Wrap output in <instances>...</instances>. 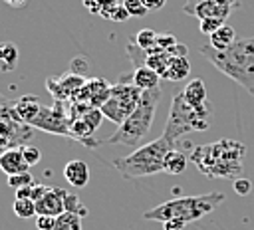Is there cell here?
I'll return each instance as SVG.
<instances>
[{
	"label": "cell",
	"instance_id": "9a60e30c",
	"mask_svg": "<svg viewBox=\"0 0 254 230\" xmlns=\"http://www.w3.org/2000/svg\"><path fill=\"white\" fill-rule=\"evenodd\" d=\"M64 178L71 186L83 188L89 182V167H87V163H83L79 159H73V161L65 163V167H64Z\"/></svg>",
	"mask_w": 254,
	"mask_h": 230
},
{
	"label": "cell",
	"instance_id": "3957f363",
	"mask_svg": "<svg viewBox=\"0 0 254 230\" xmlns=\"http://www.w3.org/2000/svg\"><path fill=\"white\" fill-rule=\"evenodd\" d=\"M224 194L222 192H206V194H198V196H177L171 198L167 202L157 204L155 208L147 210L143 214L145 220H157V222H165L169 218H179L189 222H194L210 212H214L222 202H224Z\"/></svg>",
	"mask_w": 254,
	"mask_h": 230
},
{
	"label": "cell",
	"instance_id": "e0dca14e",
	"mask_svg": "<svg viewBox=\"0 0 254 230\" xmlns=\"http://www.w3.org/2000/svg\"><path fill=\"white\" fill-rule=\"evenodd\" d=\"M189 73H190V61L187 59V56H171L163 79H169V81H183Z\"/></svg>",
	"mask_w": 254,
	"mask_h": 230
},
{
	"label": "cell",
	"instance_id": "484cf974",
	"mask_svg": "<svg viewBox=\"0 0 254 230\" xmlns=\"http://www.w3.org/2000/svg\"><path fill=\"white\" fill-rule=\"evenodd\" d=\"M64 200H65V210H67V212H75V214H79L81 218H85V216L89 214L87 206H85V204H81V200L77 198V194H73V192H67V190H65Z\"/></svg>",
	"mask_w": 254,
	"mask_h": 230
},
{
	"label": "cell",
	"instance_id": "cb8c5ba5",
	"mask_svg": "<svg viewBox=\"0 0 254 230\" xmlns=\"http://www.w3.org/2000/svg\"><path fill=\"white\" fill-rule=\"evenodd\" d=\"M157 32L155 30H151V28H143V30H139L137 34H135V44L141 48V50H145V52H151V50H155L157 48Z\"/></svg>",
	"mask_w": 254,
	"mask_h": 230
},
{
	"label": "cell",
	"instance_id": "4316f807",
	"mask_svg": "<svg viewBox=\"0 0 254 230\" xmlns=\"http://www.w3.org/2000/svg\"><path fill=\"white\" fill-rule=\"evenodd\" d=\"M8 186L10 188H22V186H28V184H34V176L30 174V171L28 172H20V174H12V176H8Z\"/></svg>",
	"mask_w": 254,
	"mask_h": 230
},
{
	"label": "cell",
	"instance_id": "74e56055",
	"mask_svg": "<svg viewBox=\"0 0 254 230\" xmlns=\"http://www.w3.org/2000/svg\"><path fill=\"white\" fill-rule=\"evenodd\" d=\"M30 194H32V184L22 186V188L16 190V198H30Z\"/></svg>",
	"mask_w": 254,
	"mask_h": 230
},
{
	"label": "cell",
	"instance_id": "7a4b0ae2",
	"mask_svg": "<svg viewBox=\"0 0 254 230\" xmlns=\"http://www.w3.org/2000/svg\"><path fill=\"white\" fill-rule=\"evenodd\" d=\"M198 52L220 73H224L234 83L242 85L250 95H254V38L236 40L224 52L214 50L210 44L200 46Z\"/></svg>",
	"mask_w": 254,
	"mask_h": 230
},
{
	"label": "cell",
	"instance_id": "4fadbf2b",
	"mask_svg": "<svg viewBox=\"0 0 254 230\" xmlns=\"http://www.w3.org/2000/svg\"><path fill=\"white\" fill-rule=\"evenodd\" d=\"M65 190L60 186H48L44 196L36 200V212L46 214V216H60L65 212Z\"/></svg>",
	"mask_w": 254,
	"mask_h": 230
},
{
	"label": "cell",
	"instance_id": "52a82bcc",
	"mask_svg": "<svg viewBox=\"0 0 254 230\" xmlns=\"http://www.w3.org/2000/svg\"><path fill=\"white\" fill-rule=\"evenodd\" d=\"M141 93L143 89H139L133 81L131 83H125L123 79L119 83H115L111 87V93H109V99L99 107L101 113L115 125H121L139 105L141 101Z\"/></svg>",
	"mask_w": 254,
	"mask_h": 230
},
{
	"label": "cell",
	"instance_id": "44dd1931",
	"mask_svg": "<svg viewBox=\"0 0 254 230\" xmlns=\"http://www.w3.org/2000/svg\"><path fill=\"white\" fill-rule=\"evenodd\" d=\"M185 169H187V155L183 151H179V149H171L165 155L163 171L169 172V174H181Z\"/></svg>",
	"mask_w": 254,
	"mask_h": 230
},
{
	"label": "cell",
	"instance_id": "8fae6325",
	"mask_svg": "<svg viewBox=\"0 0 254 230\" xmlns=\"http://www.w3.org/2000/svg\"><path fill=\"white\" fill-rule=\"evenodd\" d=\"M111 83L103 77H91L85 81V85L79 89V93L75 95L77 101H85L89 103L91 107H101L107 99H109V93H111ZM73 99V101H75Z\"/></svg>",
	"mask_w": 254,
	"mask_h": 230
},
{
	"label": "cell",
	"instance_id": "d4e9b609",
	"mask_svg": "<svg viewBox=\"0 0 254 230\" xmlns=\"http://www.w3.org/2000/svg\"><path fill=\"white\" fill-rule=\"evenodd\" d=\"M12 210L18 218H32V216L38 214L36 212V202L32 198H16Z\"/></svg>",
	"mask_w": 254,
	"mask_h": 230
},
{
	"label": "cell",
	"instance_id": "ba28073f",
	"mask_svg": "<svg viewBox=\"0 0 254 230\" xmlns=\"http://www.w3.org/2000/svg\"><path fill=\"white\" fill-rule=\"evenodd\" d=\"M34 137V127L20 119L14 101L0 105V151L28 145Z\"/></svg>",
	"mask_w": 254,
	"mask_h": 230
},
{
	"label": "cell",
	"instance_id": "1f68e13d",
	"mask_svg": "<svg viewBox=\"0 0 254 230\" xmlns=\"http://www.w3.org/2000/svg\"><path fill=\"white\" fill-rule=\"evenodd\" d=\"M175 44H179L177 42V38L173 36V34H159L157 36V48H161V50H171Z\"/></svg>",
	"mask_w": 254,
	"mask_h": 230
},
{
	"label": "cell",
	"instance_id": "d6986e66",
	"mask_svg": "<svg viewBox=\"0 0 254 230\" xmlns=\"http://www.w3.org/2000/svg\"><path fill=\"white\" fill-rule=\"evenodd\" d=\"M210 38V46L214 48V50H220V52H224V50H228L238 38H236V32H234V28L232 26H228L226 22L214 32V34H210L208 36Z\"/></svg>",
	"mask_w": 254,
	"mask_h": 230
},
{
	"label": "cell",
	"instance_id": "f35d334b",
	"mask_svg": "<svg viewBox=\"0 0 254 230\" xmlns=\"http://www.w3.org/2000/svg\"><path fill=\"white\" fill-rule=\"evenodd\" d=\"M214 2L220 4V6H224V8H230V10H234V8L240 6V0H214Z\"/></svg>",
	"mask_w": 254,
	"mask_h": 230
},
{
	"label": "cell",
	"instance_id": "7402d4cb",
	"mask_svg": "<svg viewBox=\"0 0 254 230\" xmlns=\"http://www.w3.org/2000/svg\"><path fill=\"white\" fill-rule=\"evenodd\" d=\"M18 63V48L12 42H0V71H12Z\"/></svg>",
	"mask_w": 254,
	"mask_h": 230
},
{
	"label": "cell",
	"instance_id": "4dcf8cb0",
	"mask_svg": "<svg viewBox=\"0 0 254 230\" xmlns=\"http://www.w3.org/2000/svg\"><path fill=\"white\" fill-rule=\"evenodd\" d=\"M234 192L236 194H240V196H246V194H250V190H252V182H250V178H244V176H238V178H234Z\"/></svg>",
	"mask_w": 254,
	"mask_h": 230
},
{
	"label": "cell",
	"instance_id": "6da1fadb",
	"mask_svg": "<svg viewBox=\"0 0 254 230\" xmlns=\"http://www.w3.org/2000/svg\"><path fill=\"white\" fill-rule=\"evenodd\" d=\"M246 145L234 139H220L210 145L192 149L190 161L210 178H238L244 171Z\"/></svg>",
	"mask_w": 254,
	"mask_h": 230
},
{
	"label": "cell",
	"instance_id": "f1b7e54d",
	"mask_svg": "<svg viewBox=\"0 0 254 230\" xmlns=\"http://www.w3.org/2000/svg\"><path fill=\"white\" fill-rule=\"evenodd\" d=\"M222 24H224V20H220V18H204V20H198V30H200L204 36H210V34H214Z\"/></svg>",
	"mask_w": 254,
	"mask_h": 230
},
{
	"label": "cell",
	"instance_id": "5b68a950",
	"mask_svg": "<svg viewBox=\"0 0 254 230\" xmlns=\"http://www.w3.org/2000/svg\"><path fill=\"white\" fill-rule=\"evenodd\" d=\"M210 115H212V109H210L208 101L202 105H192L185 99V95L181 91L171 101V109H169L163 137H167L171 143L177 145V139L187 135V133L206 131L210 127Z\"/></svg>",
	"mask_w": 254,
	"mask_h": 230
},
{
	"label": "cell",
	"instance_id": "ab89813d",
	"mask_svg": "<svg viewBox=\"0 0 254 230\" xmlns=\"http://www.w3.org/2000/svg\"><path fill=\"white\" fill-rule=\"evenodd\" d=\"M8 6H12V8H20V6H24L26 4V0H4Z\"/></svg>",
	"mask_w": 254,
	"mask_h": 230
},
{
	"label": "cell",
	"instance_id": "603a6c76",
	"mask_svg": "<svg viewBox=\"0 0 254 230\" xmlns=\"http://www.w3.org/2000/svg\"><path fill=\"white\" fill-rule=\"evenodd\" d=\"M54 230H83L81 228V216L75 212H64L56 218V226Z\"/></svg>",
	"mask_w": 254,
	"mask_h": 230
},
{
	"label": "cell",
	"instance_id": "83f0119b",
	"mask_svg": "<svg viewBox=\"0 0 254 230\" xmlns=\"http://www.w3.org/2000/svg\"><path fill=\"white\" fill-rule=\"evenodd\" d=\"M123 6H125V10L129 12L131 18H141L149 12L147 6L143 4V0H123Z\"/></svg>",
	"mask_w": 254,
	"mask_h": 230
},
{
	"label": "cell",
	"instance_id": "836d02e7",
	"mask_svg": "<svg viewBox=\"0 0 254 230\" xmlns=\"http://www.w3.org/2000/svg\"><path fill=\"white\" fill-rule=\"evenodd\" d=\"M131 16H129V12L125 10V6L123 4H119L113 12H111V16H109V20H113V22H125V20H129Z\"/></svg>",
	"mask_w": 254,
	"mask_h": 230
},
{
	"label": "cell",
	"instance_id": "d590c367",
	"mask_svg": "<svg viewBox=\"0 0 254 230\" xmlns=\"http://www.w3.org/2000/svg\"><path fill=\"white\" fill-rule=\"evenodd\" d=\"M143 4L147 6L149 12H155V10H161L167 4V0H143Z\"/></svg>",
	"mask_w": 254,
	"mask_h": 230
},
{
	"label": "cell",
	"instance_id": "60d3db41",
	"mask_svg": "<svg viewBox=\"0 0 254 230\" xmlns=\"http://www.w3.org/2000/svg\"><path fill=\"white\" fill-rule=\"evenodd\" d=\"M4 103H6V99H4V97H2V93H0V105H4Z\"/></svg>",
	"mask_w": 254,
	"mask_h": 230
},
{
	"label": "cell",
	"instance_id": "277c9868",
	"mask_svg": "<svg viewBox=\"0 0 254 230\" xmlns=\"http://www.w3.org/2000/svg\"><path fill=\"white\" fill-rule=\"evenodd\" d=\"M161 93H163L161 87L145 89L141 93V101H139L137 109L119 125V129L105 143H109V145H123V147H139V143L151 131V125H153V119H155V111H157Z\"/></svg>",
	"mask_w": 254,
	"mask_h": 230
},
{
	"label": "cell",
	"instance_id": "7c38bea8",
	"mask_svg": "<svg viewBox=\"0 0 254 230\" xmlns=\"http://www.w3.org/2000/svg\"><path fill=\"white\" fill-rule=\"evenodd\" d=\"M183 10L189 16H194L196 20H204V18H220L226 20L230 16V8H224L220 4H216L214 0H187Z\"/></svg>",
	"mask_w": 254,
	"mask_h": 230
},
{
	"label": "cell",
	"instance_id": "ac0fdd59",
	"mask_svg": "<svg viewBox=\"0 0 254 230\" xmlns=\"http://www.w3.org/2000/svg\"><path fill=\"white\" fill-rule=\"evenodd\" d=\"M131 81L139 87V89H155V87H161L159 81H161V75L149 67V65H141V67H135L133 75H131Z\"/></svg>",
	"mask_w": 254,
	"mask_h": 230
},
{
	"label": "cell",
	"instance_id": "d6a6232c",
	"mask_svg": "<svg viewBox=\"0 0 254 230\" xmlns=\"http://www.w3.org/2000/svg\"><path fill=\"white\" fill-rule=\"evenodd\" d=\"M56 218H58V216H46V214H38V220H36L38 230H54V226H56Z\"/></svg>",
	"mask_w": 254,
	"mask_h": 230
},
{
	"label": "cell",
	"instance_id": "ffe728a7",
	"mask_svg": "<svg viewBox=\"0 0 254 230\" xmlns=\"http://www.w3.org/2000/svg\"><path fill=\"white\" fill-rule=\"evenodd\" d=\"M183 95H185V99H187L189 103H192V105H202V103H206V97H208L206 85H204V81H202L200 77L190 79V81L187 83V87L183 89Z\"/></svg>",
	"mask_w": 254,
	"mask_h": 230
},
{
	"label": "cell",
	"instance_id": "30bf717a",
	"mask_svg": "<svg viewBox=\"0 0 254 230\" xmlns=\"http://www.w3.org/2000/svg\"><path fill=\"white\" fill-rule=\"evenodd\" d=\"M85 77L83 75H77V73H73V71H67V73H64L62 77H48V81H46V87H48V91L54 95V99L56 101H73L75 99V95L79 93V89L85 85Z\"/></svg>",
	"mask_w": 254,
	"mask_h": 230
},
{
	"label": "cell",
	"instance_id": "f546056e",
	"mask_svg": "<svg viewBox=\"0 0 254 230\" xmlns=\"http://www.w3.org/2000/svg\"><path fill=\"white\" fill-rule=\"evenodd\" d=\"M20 149H22V155H24V159H26V163H28L30 167H34V165L40 163L42 153H40L38 147H34V145H22Z\"/></svg>",
	"mask_w": 254,
	"mask_h": 230
},
{
	"label": "cell",
	"instance_id": "9c48e42d",
	"mask_svg": "<svg viewBox=\"0 0 254 230\" xmlns=\"http://www.w3.org/2000/svg\"><path fill=\"white\" fill-rule=\"evenodd\" d=\"M69 113L64 105V101H56L52 107L42 105L38 117L30 123L34 129L46 131V133H54V135H64L69 137Z\"/></svg>",
	"mask_w": 254,
	"mask_h": 230
},
{
	"label": "cell",
	"instance_id": "8992f818",
	"mask_svg": "<svg viewBox=\"0 0 254 230\" xmlns=\"http://www.w3.org/2000/svg\"><path fill=\"white\" fill-rule=\"evenodd\" d=\"M175 149V143H171L167 137H159L143 147H137L131 151L127 157L115 159L113 167L123 178H139V176H149L163 172V161L165 155Z\"/></svg>",
	"mask_w": 254,
	"mask_h": 230
},
{
	"label": "cell",
	"instance_id": "2e32d148",
	"mask_svg": "<svg viewBox=\"0 0 254 230\" xmlns=\"http://www.w3.org/2000/svg\"><path fill=\"white\" fill-rule=\"evenodd\" d=\"M14 109H16V113L20 115V119L22 121H26L28 125L38 117V113H40V109H42V103L38 101V97L36 95H22V97H18L16 101H14Z\"/></svg>",
	"mask_w": 254,
	"mask_h": 230
},
{
	"label": "cell",
	"instance_id": "e575fe53",
	"mask_svg": "<svg viewBox=\"0 0 254 230\" xmlns=\"http://www.w3.org/2000/svg\"><path fill=\"white\" fill-rule=\"evenodd\" d=\"M187 222L185 220H179V218H169L163 222V230H185Z\"/></svg>",
	"mask_w": 254,
	"mask_h": 230
},
{
	"label": "cell",
	"instance_id": "8d00e7d4",
	"mask_svg": "<svg viewBox=\"0 0 254 230\" xmlns=\"http://www.w3.org/2000/svg\"><path fill=\"white\" fill-rule=\"evenodd\" d=\"M171 56H187V46L185 44H175L171 50H169Z\"/></svg>",
	"mask_w": 254,
	"mask_h": 230
},
{
	"label": "cell",
	"instance_id": "5bb4252c",
	"mask_svg": "<svg viewBox=\"0 0 254 230\" xmlns=\"http://www.w3.org/2000/svg\"><path fill=\"white\" fill-rule=\"evenodd\" d=\"M28 169H30V165L26 163V159H24L20 147L0 151V171H2L4 174L12 176V174L28 172Z\"/></svg>",
	"mask_w": 254,
	"mask_h": 230
}]
</instances>
